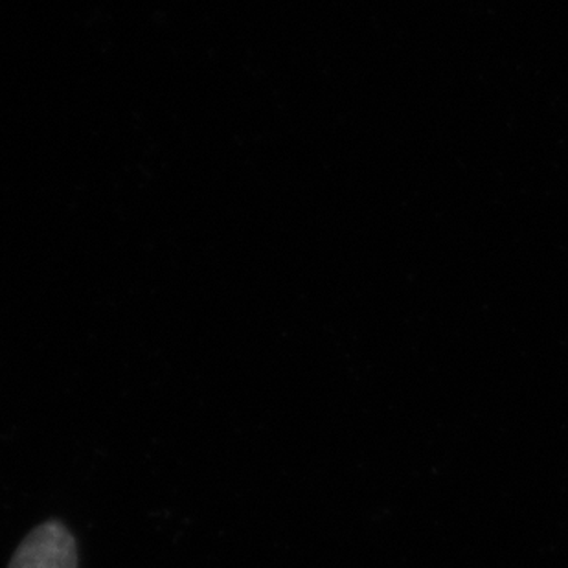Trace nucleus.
<instances>
[{
    "label": "nucleus",
    "mask_w": 568,
    "mask_h": 568,
    "mask_svg": "<svg viewBox=\"0 0 568 568\" xmlns=\"http://www.w3.org/2000/svg\"><path fill=\"white\" fill-rule=\"evenodd\" d=\"M10 568H78L74 537L58 520L44 523L17 548Z\"/></svg>",
    "instance_id": "obj_1"
}]
</instances>
